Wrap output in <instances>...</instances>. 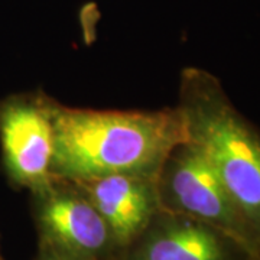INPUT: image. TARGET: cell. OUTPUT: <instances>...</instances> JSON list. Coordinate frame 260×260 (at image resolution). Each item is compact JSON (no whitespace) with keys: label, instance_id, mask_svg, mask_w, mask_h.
I'll use <instances>...</instances> for the list:
<instances>
[{"label":"cell","instance_id":"obj_1","mask_svg":"<svg viewBox=\"0 0 260 260\" xmlns=\"http://www.w3.org/2000/svg\"><path fill=\"white\" fill-rule=\"evenodd\" d=\"M54 177L114 174L156 177L169 152L188 140L177 106L159 110H93L54 103Z\"/></svg>","mask_w":260,"mask_h":260},{"label":"cell","instance_id":"obj_2","mask_svg":"<svg viewBox=\"0 0 260 260\" xmlns=\"http://www.w3.org/2000/svg\"><path fill=\"white\" fill-rule=\"evenodd\" d=\"M177 107L185 121L188 142L213 165L259 243V129L237 110L221 81L204 68L182 70Z\"/></svg>","mask_w":260,"mask_h":260},{"label":"cell","instance_id":"obj_3","mask_svg":"<svg viewBox=\"0 0 260 260\" xmlns=\"http://www.w3.org/2000/svg\"><path fill=\"white\" fill-rule=\"evenodd\" d=\"M162 210L182 214L217 227L257 253V237L236 207L223 181L191 142L169 152L156 174Z\"/></svg>","mask_w":260,"mask_h":260},{"label":"cell","instance_id":"obj_4","mask_svg":"<svg viewBox=\"0 0 260 260\" xmlns=\"http://www.w3.org/2000/svg\"><path fill=\"white\" fill-rule=\"evenodd\" d=\"M38 247L75 260H121L123 249L100 211L71 179L54 177L30 192Z\"/></svg>","mask_w":260,"mask_h":260},{"label":"cell","instance_id":"obj_5","mask_svg":"<svg viewBox=\"0 0 260 260\" xmlns=\"http://www.w3.org/2000/svg\"><path fill=\"white\" fill-rule=\"evenodd\" d=\"M54 103L55 99L39 90L0 102L3 169L12 185L29 194L54 178Z\"/></svg>","mask_w":260,"mask_h":260},{"label":"cell","instance_id":"obj_6","mask_svg":"<svg viewBox=\"0 0 260 260\" xmlns=\"http://www.w3.org/2000/svg\"><path fill=\"white\" fill-rule=\"evenodd\" d=\"M259 257L237 239L210 224L160 210L121 260H250Z\"/></svg>","mask_w":260,"mask_h":260},{"label":"cell","instance_id":"obj_7","mask_svg":"<svg viewBox=\"0 0 260 260\" xmlns=\"http://www.w3.org/2000/svg\"><path fill=\"white\" fill-rule=\"evenodd\" d=\"M74 182L100 211L123 251L162 210L156 177L114 174Z\"/></svg>","mask_w":260,"mask_h":260},{"label":"cell","instance_id":"obj_8","mask_svg":"<svg viewBox=\"0 0 260 260\" xmlns=\"http://www.w3.org/2000/svg\"><path fill=\"white\" fill-rule=\"evenodd\" d=\"M35 260H75L71 259V257H67V256H62L59 253H55L52 250H48V249H44V247H38V253Z\"/></svg>","mask_w":260,"mask_h":260},{"label":"cell","instance_id":"obj_9","mask_svg":"<svg viewBox=\"0 0 260 260\" xmlns=\"http://www.w3.org/2000/svg\"><path fill=\"white\" fill-rule=\"evenodd\" d=\"M257 253H259V257H260V240L259 243H257Z\"/></svg>","mask_w":260,"mask_h":260},{"label":"cell","instance_id":"obj_10","mask_svg":"<svg viewBox=\"0 0 260 260\" xmlns=\"http://www.w3.org/2000/svg\"><path fill=\"white\" fill-rule=\"evenodd\" d=\"M250 260H260V257H251Z\"/></svg>","mask_w":260,"mask_h":260},{"label":"cell","instance_id":"obj_11","mask_svg":"<svg viewBox=\"0 0 260 260\" xmlns=\"http://www.w3.org/2000/svg\"><path fill=\"white\" fill-rule=\"evenodd\" d=\"M0 260H2V257H0Z\"/></svg>","mask_w":260,"mask_h":260}]
</instances>
